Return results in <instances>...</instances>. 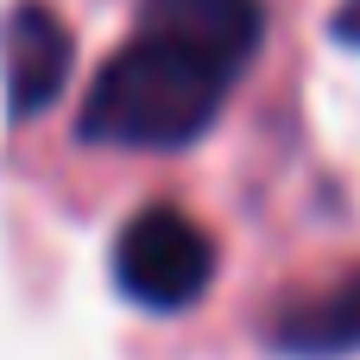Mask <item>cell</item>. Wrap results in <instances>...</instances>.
I'll return each mask as SVG.
<instances>
[{"instance_id":"cell-1","label":"cell","mask_w":360,"mask_h":360,"mask_svg":"<svg viewBox=\"0 0 360 360\" xmlns=\"http://www.w3.org/2000/svg\"><path fill=\"white\" fill-rule=\"evenodd\" d=\"M240 70H228L221 57H209L202 44L139 25V38L127 51L108 57V70L95 76L89 101H82V139L101 146H184L196 139Z\"/></svg>"},{"instance_id":"cell-2","label":"cell","mask_w":360,"mask_h":360,"mask_svg":"<svg viewBox=\"0 0 360 360\" xmlns=\"http://www.w3.org/2000/svg\"><path fill=\"white\" fill-rule=\"evenodd\" d=\"M114 278L146 310H190L215 278V240L171 202L139 209L114 240Z\"/></svg>"},{"instance_id":"cell-3","label":"cell","mask_w":360,"mask_h":360,"mask_svg":"<svg viewBox=\"0 0 360 360\" xmlns=\"http://www.w3.org/2000/svg\"><path fill=\"white\" fill-rule=\"evenodd\" d=\"M0 63H6V108H13V120H32L63 89V76L76 63L70 25L44 0H19L6 32H0Z\"/></svg>"},{"instance_id":"cell-4","label":"cell","mask_w":360,"mask_h":360,"mask_svg":"<svg viewBox=\"0 0 360 360\" xmlns=\"http://www.w3.org/2000/svg\"><path fill=\"white\" fill-rule=\"evenodd\" d=\"M139 25L177 32L190 44H202L209 57H221L228 70H247V57L266 38V6L259 0H146Z\"/></svg>"},{"instance_id":"cell-5","label":"cell","mask_w":360,"mask_h":360,"mask_svg":"<svg viewBox=\"0 0 360 360\" xmlns=\"http://www.w3.org/2000/svg\"><path fill=\"white\" fill-rule=\"evenodd\" d=\"M272 342L297 360H342V354H360V272L335 278L329 291L291 304L272 329Z\"/></svg>"},{"instance_id":"cell-6","label":"cell","mask_w":360,"mask_h":360,"mask_svg":"<svg viewBox=\"0 0 360 360\" xmlns=\"http://www.w3.org/2000/svg\"><path fill=\"white\" fill-rule=\"evenodd\" d=\"M335 38L360 44V0H342V13H335Z\"/></svg>"}]
</instances>
